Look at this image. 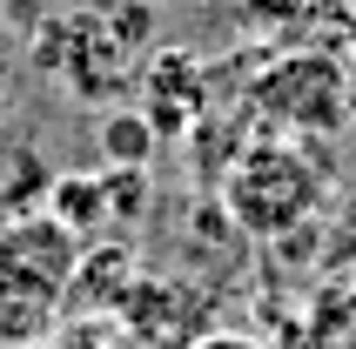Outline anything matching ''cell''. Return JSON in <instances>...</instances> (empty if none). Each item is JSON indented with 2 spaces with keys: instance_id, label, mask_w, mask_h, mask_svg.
<instances>
[{
  "instance_id": "cell-4",
  "label": "cell",
  "mask_w": 356,
  "mask_h": 349,
  "mask_svg": "<svg viewBox=\"0 0 356 349\" xmlns=\"http://www.w3.org/2000/svg\"><path fill=\"white\" fill-rule=\"evenodd\" d=\"M188 349H269L262 336H242V330H209V336H195Z\"/></svg>"
},
{
  "instance_id": "cell-1",
  "label": "cell",
  "mask_w": 356,
  "mask_h": 349,
  "mask_svg": "<svg viewBox=\"0 0 356 349\" xmlns=\"http://www.w3.org/2000/svg\"><path fill=\"white\" fill-rule=\"evenodd\" d=\"M222 202L236 215V229L249 235H289L302 229L309 215L323 209V168L302 155V141H256V148H242L229 181H222Z\"/></svg>"
},
{
  "instance_id": "cell-2",
  "label": "cell",
  "mask_w": 356,
  "mask_h": 349,
  "mask_svg": "<svg viewBox=\"0 0 356 349\" xmlns=\"http://www.w3.org/2000/svg\"><path fill=\"white\" fill-rule=\"evenodd\" d=\"M249 115L269 121V135L282 141H309V135H337L350 121V74L337 54H276L262 60L249 81Z\"/></svg>"
},
{
  "instance_id": "cell-3",
  "label": "cell",
  "mask_w": 356,
  "mask_h": 349,
  "mask_svg": "<svg viewBox=\"0 0 356 349\" xmlns=\"http://www.w3.org/2000/svg\"><path fill=\"white\" fill-rule=\"evenodd\" d=\"M81 242L60 215H27L0 235V295H20V302H40L54 309L60 289L74 282Z\"/></svg>"
},
{
  "instance_id": "cell-6",
  "label": "cell",
  "mask_w": 356,
  "mask_h": 349,
  "mask_svg": "<svg viewBox=\"0 0 356 349\" xmlns=\"http://www.w3.org/2000/svg\"><path fill=\"white\" fill-rule=\"evenodd\" d=\"M0 27H7V0H0Z\"/></svg>"
},
{
  "instance_id": "cell-5",
  "label": "cell",
  "mask_w": 356,
  "mask_h": 349,
  "mask_svg": "<svg viewBox=\"0 0 356 349\" xmlns=\"http://www.w3.org/2000/svg\"><path fill=\"white\" fill-rule=\"evenodd\" d=\"M0 121H7V74H0Z\"/></svg>"
}]
</instances>
